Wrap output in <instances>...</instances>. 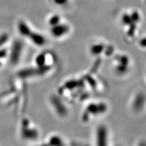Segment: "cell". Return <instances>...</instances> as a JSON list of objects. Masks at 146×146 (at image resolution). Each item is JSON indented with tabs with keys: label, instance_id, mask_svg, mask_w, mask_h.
<instances>
[{
	"label": "cell",
	"instance_id": "cell-5",
	"mask_svg": "<svg viewBox=\"0 0 146 146\" xmlns=\"http://www.w3.org/2000/svg\"><path fill=\"white\" fill-rule=\"evenodd\" d=\"M54 1L56 3L58 4H62L63 3H65L66 0H54Z\"/></svg>",
	"mask_w": 146,
	"mask_h": 146
},
{
	"label": "cell",
	"instance_id": "cell-1",
	"mask_svg": "<svg viewBox=\"0 0 146 146\" xmlns=\"http://www.w3.org/2000/svg\"><path fill=\"white\" fill-rule=\"evenodd\" d=\"M67 31V27L66 26L64 25H58L55 26L53 27V29L52 30L53 34L57 36H59L63 34L64 33Z\"/></svg>",
	"mask_w": 146,
	"mask_h": 146
},
{
	"label": "cell",
	"instance_id": "cell-3",
	"mask_svg": "<svg viewBox=\"0 0 146 146\" xmlns=\"http://www.w3.org/2000/svg\"><path fill=\"white\" fill-rule=\"evenodd\" d=\"M31 38L36 43H42L43 42V38L42 36L37 34H33L31 36Z\"/></svg>",
	"mask_w": 146,
	"mask_h": 146
},
{
	"label": "cell",
	"instance_id": "cell-2",
	"mask_svg": "<svg viewBox=\"0 0 146 146\" xmlns=\"http://www.w3.org/2000/svg\"><path fill=\"white\" fill-rule=\"evenodd\" d=\"M18 29H19L20 32L23 35H30V29L29 28L28 26L26 25L25 23L21 21L19 25H18Z\"/></svg>",
	"mask_w": 146,
	"mask_h": 146
},
{
	"label": "cell",
	"instance_id": "cell-4",
	"mask_svg": "<svg viewBox=\"0 0 146 146\" xmlns=\"http://www.w3.org/2000/svg\"><path fill=\"white\" fill-rule=\"evenodd\" d=\"M59 20H60L59 17H58L57 15L53 16L49 20V24L51 25H52V26L57 25V24L58 23V22H59Z\"/></svg>",
	"mask_w": 146,
	"mask_h": 146
}]
</instances>
